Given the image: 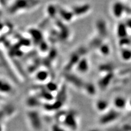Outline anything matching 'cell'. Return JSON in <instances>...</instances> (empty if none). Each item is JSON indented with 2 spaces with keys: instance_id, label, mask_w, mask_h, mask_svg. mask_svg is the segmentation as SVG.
<instances>
[{
  "instance_id": "6da1fadb",
  "label": "cell",
  "mask_w": 131,
  "mask_h": 131,
  "mask_svg": "<svg viewBox=\"0 0 131 131\" xmlns=\"http://www.w3.org/2000/svg\"><path fill=\"white\" fill-rule=\"evenodd\" d=\"M38 0H16L9 7V13H16L21 11L29 10L39 4Z\"/></svg>"
},
{
  "instance_id": "7a4b0ae2",
  "label": "cell",
  "mask_w": 131,
  "mask_h": 131,
  "mask_svg": "<svg viewBox=\"0 0 131 131\" xmlns=\"http://www.w3.org/2000/svg\"><path fill=\"white\" fill-rule=\"evenodd\" d=\"M29 125L35 131H40L42 128V122L40 117L36 111H29L27 114Z\"/></svg>"
},
{
  "instance_id": "3957f363",
  "label": "cell",
  "mask_w": 131,
  "mask_h": 131,
  "mask_svg": "<svg viewBox=\"0 0 131 131\" xmlns=\"http://www.w3.org/2000/svg\"><path fill=\"white\" fill-rule=\"evenodd\" d=\"M80 53H81L80 52V51L78 50L74 52V53L71 55V56H70L69 60L68 61V62L65 66V68H64V70H65L66 72H69L71 71L72 67L74 66L76 67V66L77 65L79 61L81 58Z\"/></svg>"
},
{
  "instance_id": "277c9868",
  "label": "cell",
  "mask_w": 131,
  "mask_h": 131,
  "mask_svg": "<svg viewBox=\"0 0 131 131\" xmlns=\"http://www.w3.org/2000/svg\"><path fill=\"white\" fill-rule=\"evenodd\" d=\"M90 9V5L89 4H83L75 5L72 7V10L75 16H82L87 13Z\"/></svg>"
},
{
  "instance_id": "5b68a950",
  "label": "cell",
  "mask_w": 131,
  "mask_h": 131,
  "mask_svg": "<svg viewBox=\"0 0 131 131\" xmlns=\"http://www.w3.org/2000/svg\"><path fill=\"white\" fill-rule=\"evenodd\" d=\"M118 117V114L115 111H108L107 112L104 113V115L100 120V123L103 125L111 123L113 121L116 120Z\"/></svg>"
},
{
  "instance_id": "8992f818",
  "label": "cell",
  "mask_w": 131,
  "mask_h": 131,
  "mask_svg": "<svg viewBox=\"0 0 131 131\" xmlns=\"http://www.w3.org/2000/svg\"><path fill=\"white\" fill-rule=\"evenodd\" d=\"M96 29L99 37L102 38H104L107 35V27L105 21L98 20L96 23Z\"/></svg>"
},
{
  "instance_id": "52a82bcc",
  "label": "cell",
  "mask_w": 131,
  "mask_h": 131,
  "mask_svg": "<svg viewBox=\"0 0 131 131\" xmlns=\"http://www.w3.org/2000/svg\"><path fill=\"white\" fill-rule=\"evenodd\" d=\"M58 13L60 15L61 18L66 21H71L75 16L72 10H67V9H64V8H59L58 9Z\"/></svg>"
},
{
  "instance_id": "ba28073f",
  "label": "cell",
  "mask_w": 131,
  "mask_h": 131,
  "mask_svg": "<svg viewBox=\"0 0 131 131\" xmlns=\"http://www.w3.org/2000/svg\"><path fill=\"white\" fill-rule=\"evenodd\" d=\"M76 69L77 71L79 72L81 74H85L89 71V65L88 61L85 58H81L80 60L76 66Z\"/></svg>"
},
{
  "instance_id": "9c48e42d",
  "label": "cell",
  "mask_w": 131,
  "mask_h": 131,
  "mask_svg": "<svg viewBox=\"0 0 131 131\" xmlns=\"http://www.w3.org/2000/svg\"><path fill=\"white\" fill-rule=\"evenodd\" d=\"M124 11L123 5L120 2H117L114 3L112 7V14L115 17L120 18L122 16Z\"/></svg>"
},
{
  "instance_id": "30bf717a",
  "label": "cell",
  "mask_w": 131,
  "mask_h": 131,
  "mask_svg": "<svg viewBox=\"0 0 131 131\" xmlns=\"http://www.w3.org/2000/svg\"><path fill=\"white\" fill-rule=\"evenodd\" d=\"M49 77V73L45 70H40L35 74V78L38 82L44 83L47 80Z\"/></svg>"
},
{
  "instance_id": "8fae6325",
  "label": "cell",
  "mask_w": 131,
  "mask_h": 131,
  "mask_svg": "<svg viewBox=\"0 0 131 131\" xmlns=\"http://www.w3.org/2000/svg\"><path fill=\"white\" fill-rule=\"evenodd\" d=\"M112 79V72L106 74L104 77L99 81V86L100 87L101 89H106V87H107L110 84V82Z\"/></svg>"
},
{
  "instance_id": "7c38bea8",
  "label": "cell",
  "mask_w": 131,
  "mask_h": 131,
  "mask_svg": "<svg viewBox=\"0 0 131 131\" xmlns=\"http://www.w3.org/2000/svg\"><path fill=\"white\" fill-rule=\"evenodd\" d=\"M29 33L31 35L32 38L34 40V41L36 43H40L43 41V35L42 34L39 30H37L36 29H32L29 30Z\"/></svg>"
},
{
  "instance_id": "4fadbf2b",
  "label": "cell",
  "mask_w": 131,
  "mask_h": 131,
  "mask_svg": "<svg viewBox=\"0 0 131 131\" xmlns=\"http://www.w3.org/2000/svg\"><path fill=\"white\" fill-rule=\"evenodd\" d=\"M67 74V81H70L72 84L76 86L83 87V82L77 76L74 74H69V72H66Z\"/></svg>"
},
{
  "instance_id": "5bb4252c",
  "label": "cell",
  "mask_w": 131,
  "mask_h": 131,
  "mask_svg": "<svg viewBox=\"0 0 131 131\" xmlns=\"http://www.w3.org/2000/svg\"><path fill=\"white\" fill-rule=\"evenodd\" d=\"M95 107L98 111L100 112H104V113L108 111L107 109H108L109 104L107 101L103 100H100L96 101Z\"/></svg>"
},
{
  "instance_id": "9a60e30c",
  "label": "cell",
  "mask_w": 131,
  "mask_h": 131,
  "mask_svg": "<svg viewBox=\"0 0 131 131\" xmlns=\"http://www.w3.org/2000/svg\"><path fill=\"white\" fill-rule=\"evenodd\" d=\"M13 90L12 86L9 83L6 81H3V80L1 79V93H4V94H9Z\"/></svg>"
},
{
  "instance_id": "2e32d148",
  "label": "cell",
  "mask_w": 131,
  "mask_h": 131,
  "mask_svg": "<svg viewBox=\"0 0 131 131\" xmlns=\"http://www.w3.org/2000/svg\"><path fill=\"white\" fill-rule=\"evenodd\" d=\"M98 49L100 53L103 56H108L111 53V48L107 44L103 43Z\"/></svg>"
},
{
  "instance_id": "e0dca14e",
  "label": "cell",
  "mask_w": 131,
  "mask_h": 131,
  "mask_svg": "<svg viewBox=\"0 0 131 131\" xmlns=\"http://www.w3.org/2000/svg\"><path fill=\"white\" fill-rule=\"evenodd\" d=\"M103 38L100 37H95L93 39H92L90 42V45L93 48H96V47H100L101 46L102 44L103 43V40H102Z\"/></svg>"
},
{
  "instance_id": "ac0fdd59",
  "label": "cell",
  "mask_w": 131,
  "mask_h": 131,
  "mask_svg": "<svg viewBox=\"0 0 131 131\" xmlns=\"http://www.w3.org/2000/svg\"><path fill=\"white\" fill-rule=\"evenodd\" d=\"M117 35L118 37L120 38H125L126 34V26L123 24H120L117 27Z\"/></svg>"
},
{
  "instance_id": "d6986e66",
  "label": "cell",
  "mask_w": 131,
  "mask_h": 131,
  "mask_svg": "<svg viewBox=\"0 0 131 131\" xmlns=\"http://www.w3.org/2000/svg\"><path fill=\"white\" fill-rule=\"evenodd\" d=\"M47 12L50 18H55L56 13H58V11L53 5H49L47 8Z\"/></svg>"
},
{
  "instance_id": "ffe728a7",
  "label": "cell",
  "mask_w": 131,
  "mask_h": 131,
  "mask_svg": "<svg viewBox=\"0 0 131 131\" xmlns=\"http://www.w3.org/2000/svg\"><path fill=\"white\" fill-rule=\"evenodd\" d=\"M114 104L116 108L121 109L125 105V100L120 96H118L114 99Z\"/></svg>"
},
{
  "instance_id": "44dd1931",
  "label": "cell",
  "mask_w": 131,
  "mask_h": 131,
  "mask_svg": "<svg viewBox=\"0 0 131 131\" xmlns=\"http://www.w3.org/2000/svg\"><path fill=\"white\" fill-rule=\"evenodd\" d=\"M45 89H47L49 92L50 93H53V92H56L58 91V86L54 82H52V81H49L45 85Z\"/></svg>"
},
{
  "instance_id": "7402d4cb",
  "label": "cell",
  "mask_w": 131,
  "mask_h": 131,
  "mask_svg": "<svg viewBox=\"0 0 131 131\" xmlns=\"http://www.w3.org/2000/svg\"><path fill=\"white\" fill-rule=\"evenodd\" d=\"M99 70L102 72H105L106 74H109V73H112V66L110 64H101L99 67Z\"/></svg>"
},
{
  "instance_id": "603a6c76",
  "label": "cell",
  "mask_w": 131,
  "mask_h": 131,
  "mask_svg": "<svg viewBox=\"0 0 131 131\" xmlns=\"http://www.w3.org/2000/svg\"><path fill=\"white\" fill-rule=\"evenodd\" d=\"M85 89L86 90L87 93H88L90 95H94L95 93V88L93 86V85H91V84H87L84 86Z\"/></svg>"
},
{
  "instance_id": "cb8c5ba5",
  "label": "cell",
  "mask_w": 131,
  "mask_h": 131,
  "mask_svg": "<svg viewBox=\"0 0 131 131\" xmlns=\"http://www.w3.org/2000/svg\"><path fill=\"white\" fill-rule=\"evenodd\" d=\"M38 45H40V50L43 51V52H45L46 50H47L48 45L43 40Z\"/></svg>"
},
{
  "instance_id": "d4e9b609",
  "label": "cell",
  "mask_w": 131,
  "mask_h": 131,
  "mask_svg": "<svg viewBox=\"0 0 131 131\" xmlns=\"http://www.w3.org/2000/svg\"><path fill=\"white\" fill-rule=\"evenodd\" d=\"M121 55H122V58L125 60H128L131 58V52H129L128 50H123L121 53Z\"/></svg>"
},
{
  "instance_id": "484cf974",
  "label": "cell",
  "mask_w": 131,
  "mask_h": 131,
  "mask_svg": "<svg viewBox=\"0 0 131 131\" xmlns=\"http://www.w3.org/2000/svg\"><path fill=\"white\" fill-rule=\"evenodd\" d=\"M52 131H64V130L60 128L58 126H54L52 128Z\"/></svg>"
},
{
  "instance_id": "4316f807",
  "label": "cell",
  "mask_w": 131,
  "mask_h": 131,
  "mask_svg": "<svg viewBox=\"0 0 131 131\" xmlns=\"http://www.w3.org/2000/svg\"><path fill=\"white\" fill-rule=\"evenodd\" d=\"M95 131V130H92V131Z\"/></svg>"
}]
</instances>
